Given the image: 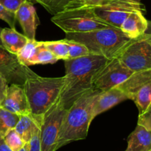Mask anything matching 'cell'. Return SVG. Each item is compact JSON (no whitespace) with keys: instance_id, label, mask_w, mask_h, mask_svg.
<instances>
[{"instance_id":"cell-20","label":"cell","mask_w":151,"mask_h":151,"mask_svg":"<svg viewBox=\"0 0 151 151\" xmlns=\"http://www.w3.org/2000/svg\"><path fill=\"white\" fill-rule=\"evenodd\" d=\"M138 107L139 114L143 113L151 105V81L139 89L133 99Z\"/></svg>"},{"instance_id":"cell-2","label":"cell","mask_w":151,"mask_h":151,"mask_svg":"<svg viewBox=\"0 0 151 151\" xmlns=\"http://www.w3.org/2000/svg\"><path fill=\"white\" fill-rule=\"evenodd\" d=\"M101 92L97 88L91 89L66 110L59 132L57 150L71 142L83 140L87 137L88 128L93 120L94 102Z\"/></svg>"},{"instance_id":"cell-27","label":"cell","mask_w":151,"mask_h":151,"mask_svg":"<svg viewBox=\"0 0 151 151\" xmlns=\"http://www.w3.org/2000/svg\"><path fill=\"white\" fill-rule=\"evenodd\" d=\"M0 19L7 23V25L10 26V28L16 29V13L9 10L1 4H0Z\"/></svg>"},{"instance_id":"cell-17","label":"cell","mask_w":151,"mask_h":151,"mask_svg":"<svg viewBox=\"0 0 151 151\" xmlns=\"http://www.w3.org/2000/svg\"><path fill=\"white\" fill-rule=\"evenodd\" d=\"M151 150V131L137 124L128 139L126 151Z\"/></svg>"},{"instance_id":"cell-38","label":"cell","mask_w":151,"mask_h":151,"mask_svg":"<svg viewBox=\"0 0 151 151\" xmlns=\"http://www.w3.org/2000/svg\"><path fill=\"white\" fill-rule=\"evenodd\" d=\"M150 151H151V150H150Z\"/></svg>"},{"instance_id":"cell-10","label":"cell","mask_w":151,"mask_h":151,"mask_svg":"<svg viewBox=\"0 0 151 151\" xmlns=\"http://www.w3.org/2000/svg\"><path fill=\"white\" fill-rule=\"evenodd\" d=\"M134 73L119 58H114L100 70L94 80V87L105 91L117 87Z\"/></svg>"},{"instance_id":"cell-1","label":"cell","mask_w":151,"mask_h":151,"mask_svg":"<svg viewBox=\"0 0 151 151\" xmlns=\"http://www.w3.org/2000/svg\"><path fill=\"white\" fill-rule=\"evenodd\" d=\"M109 59L99 55L89 54L64 60L65 83L59 102L69 109L75 101L94 87V80Z\"/></svg>"},{"instance_id":"cell-36","label":"cell","mask_w":151,"mask_h":151,"mask_svg":"<svg viewBox=\"0 0 151 151\" xmlns=\"http://www.w3.org/2000/svg\"><path fill=\"white\" fill-rule=\"evenodd\" d=\"M2 29L3 28H0V47H3L2 41H1V31H2Z\"/></svg>"},{"instance_id":"cell-32","label":"cell","mask_w":151,"mask_h":151,"mask_svg":"<svg viewBox=\"0 0 151 151\" xmlns=\"http://www.w3.org/2000/svg\"><path fill=\"white\" fill-rule=\"evenodd\" d=\"M85 5L95 7V6L101 5L108 0H82Z\"/></svg>"},{"instance_id":"cell-34","label":"cell","mask_w":151,"mask_h":151,"mask_svg":"<svg viewBox=\"0 0 151 151\" xmlns=\"http://www.w3.org/2000/svg\"><path fill=\"white\" fill-rule=\"evenodd\" d=\"M145 33L151 37V21H147V28Z\"/></svg>"},{"instance_id":"cell-25","label":"cell","mask_w":151,"mask_h":151,"mask_svg":"<svg viewBox=\"0 0 151 151\" xmlns=\"http://www.w3.org/2000/svg\"><path fill=\"white\" fill-rule=\"evenodd\" d=\"M64 40L69 50V59H76L90 54L89 50L84 44L66 38H64Z\"/></svg>"},{"instance_id":"cell-14","label":"cell","mask_w":151,"mask_h":151,"mask_svg":"<svg viewBox=\"0 0 151 151\" xmlns=\"http://www.w3.org/2000/svg\"><path fill=\"white\" fill-rule=\"evenodd\" d=\"M143 13L141 11L133 12L121 25V30L131 39L142 36L147 30V20Z\"/></svg>"},{"instance_id":"cell-19","label":"cell","mask_w":151,"mask_h":151,"mask_svg":"<svg viewBox=\"0 0 151 151\" xmlns=\"http://www.w3.org/2000/svg\"><path fill=\"white\" fill-rule=\"evenodd\" d=\"M52 16L59 13L84 5L82 0H35Z\"/></svg>"},{"instance_id":"cell-7","label":"cell","mask_w":151,"mask_h":151,"mask_svg":"<svg viewBox=\"0 0 151 151\" xmlns=\"http://www.w3.org/2000/svg\"><path fill=\"white\" fill-rule=\"evenodd\" d=\"M94 13L102 21L114 28L120 27L126 18L134 11H145L142 3L128 0H108L101 5L92 7Z\"/></svg>"},{"instance_id":"cell-35","label":"cell","mask_w":151,"mask_h":151,"mask_svg":"<svg viewBox=\"0 0 151 151\" xmlns=\"http://www.w3.org/2000/svg\"><path fill=\"white\" fill-rule=\"evenodd\" d=\"M19 151H28V143H27L26 144H25L24 146L23 147H22V149Z\"/></svg>"},{"instance_id":"cell-18","label":"cell","mask_w":151,"mask_h":151,"mask_svg":"<svg viewBox=\"0 0 151 151\" xmlns=\"http://www.w3.org/2000/svg\"><path fill=\"white\" fill-rule=\"evenodd\" d=\"M3 47L11 53L17 55L27 44L28 38L16 29L4 28L1 33Z\"/></svg>"},{"instance_id":"cell-3","label":"cell","mask_w":151,"mask_h":151,"mask_svg":"<svg viewBox=\"0 0 151 151\" xmlns=\"http://www.w3.org/2000/svg\"><path fill=\"white\" fill-rule=\"evenodd\" d=\"M65 38L81 43L90 54L104 56L109 60L117 58L133 40L120 29L112 26L88 32L66 33Z\"/></svg>"},{"instance_id":"cell-23","label":"cell","mask_w":151,"mask_h":151,"mask_svg":"<svg viewBox=\"0 0 151 151\" xmlns=\"http://www.w3.org/2000/svg\"><path fill=\"white\" fill-rule=\"evenodd\" d=\"M42 44L44 47L51 51L58 60L62 59L64 61L69 59V50L64 39L42 41Z\"/></svg>"},{"instance_id":"cell-8","label":"cell","mask_w":151,"mask_h":151,"mask_svg":"<svg viewBox=\"0 0 151 151\" xmlns=\"http://www.w3.org/2000/svg\"><path fill=\"white\" fill-rule=\"evenodd\" d=\"M66 113L65 109L58 102L43 115L40 125V142L41 151L57 150L59 132Z\"/></svg>"},{"instance_id":"cell-24","label":"cell","mask_w":151,"mask_h":151,"mask_svg":"<svg viewBox=\"0 0 151 151\" xmlns=\"http://www.w3.org/2000/svg\"><path fill=\"white\" fill-rule=\"evenodd\" d=\"M41 41H38L35 39H28L27 44L17 54L18 58L22 63H23L26 66H28V62L34 56L38 47L41 45Z\"/></svg>"},{"instance_id":"cell-4","label":"cell","mask_w":151,"mask_h":151,"mask_svg":"<svg viewBox=\"0 0 151 151\" xmlns=\"http://www.w3.org/2000/svg\"><path fill=\"white\" fill-rule=\"evenodd\" d=\"M65 83V76L29 78L23 84L29 110L37 117L43 115L58 102Z\"/></svg>"},{"instance_id":"cell-16","label":"cell","mask_w":151,"mask_h":151,"mask_svg":"<svg viewBox=\"0 0 151 151\" xmlns=\"http://www.w3.org/2000/svg\"><path fill=\"white\" fill-rule=\"evenodd\" d=\"M150 81H151V70H148L134 73L126 81L117 87L127 95L128 99L133 100L137 91Z\"/></svg>"},{"instance_id":"cell-15","label":"cell","mask_w":151,"mask_h":151,"mask_svg":"<svg viewBox=\"0 0 151 151\" xmlns=\"http://www.w3.org/2000/svg\"><path fill=\"white\" fill-rule=\"evenodd\" d=\"M42 118L43 117L35 116L30 113L21 115L14 130L25 143H29L35 132L40 128Z\"/></svg>"},{"instance_id":"cell-29","label":"cell","mask_w":151,"mask_h":151,"mask_svg":"<svg viewBox=\"0 0 151 151\" xmlns=\"http://www.w3.org/2000/svg\"><path fill=\"white\" fill-rule=\"evenodd\" d=\"M28 151H41L40 142V128L35 132L28 143Z\"/></svg>"},{"instance_id":"cell-5","label":"cell","mask_w":151,"mask_h":151,"mask_svg":"<svg viewBox=\"0 0 151 151\" xmlns=\"http://www.w3.org/2000/svg\"><path fill=\"white\" fill-rule=\"evenodd\" d=\"M51 21L66 33L88 32L111 26L96 16L92 7L85 4L58 13Z\"/></svg>"},{"instance_id":"cell-22","label":"cell","mask_w":151,"mask_h":151,"mask_svg":"<svg viewBox=\"0 0 151 151\" xmlns=\"http://www.w3.org/2000/svg\"><path fill=\"white\" fill-rule=\"evenodd\" d=\"M58 59L54 56L51 51L44 47L41 42V45L38 47L32 59L28 62V67L29 65H46V64L55 63Z\"/></svg>"},{"instance_id":"cell-26","label":"cell","mask_w":151,"mask_h":151,"mask_svg":"<svg viewBox=\"0 0 151 151\" xmlns=\"http://www.w3.org/2000/svg\"><path fill=\"white\" fill-rule=\"evenodd\" d=\"M4 141L6 144L13 151H19L26 144L23 139L20 137L17 132L14 130H9L4 136Z\"/></svg>"},{"instance_id":"cell-31","label":"cell","mask_w":151,"mask_h":151,"mask_svg":"<svg viewBox=\"0 0 151 151\" xmlns=\"http://www.w3.org/2000/svg\"><path fill=\"white\" fill-rule=\"evenodd\" d=\"M7 88H8V83L7 80L2 76L0 75V106L4 99H5Z\"/></svg>"},{"instance_id":"cell-6","label":"cell","mask_w":151,"mask_h":151,"mask_svg":"<svg viewBox=\"0 0 151 151\" xmlns=\"http://www.w3.org/2000/svg\"><path fill=\"white\" fill-rule=\"evenodd\" d=\"M118 58L134 73L151 70V37L144 33L133 39Z\"/></svg>"},{"instance_id":"cell-37","label":"cell","mask_w":151,"mask_h":151,"mask_svg":"<svg viewBox=\"0 0 151 151\" xmlns=\"http://www.w3.org/2000/svg\"><path fill=\"white\" fill-rule=\"evenodd\" d=\"M128 1H134V2H137V3H141V0H128Z\"/></svg>"},{"instance_id":"cell-9","label":"cell","mask_w":151,"mask_h":151,"mask_svg":"<svg viewBox=\"0 0 151 151\" xmlns=\"http://www.w3.org/2000/svg\"><path fill=\"white\" fill-rule=\"evenodd\" d=\"M0 75L7 83L23 85L27 79L37 76L29 67L21 62L17 55L0 47Z\"/></svg>"},{"instance_id":"cell-21","label":"cell","mask_w":151,"mask_h":151,"mask_svg":"<svg viewBox=\"0 0 151 151\" xmlns=\"http://www.w3.org/2000/svg\"><path fill=\"white\" fill-rule=\"evenodd\" d=\"M19 115L0 107V136L4 137L9 130L14 129Z\"/></svg>"},{"instance_id":"cell-28","label":"cell","mask_w":151,"mask_h":151,"mask_svg":"<svg viewBox=\"0 0 151 151\" xmlns=\"http://www.w3.org/2000/svg\"><path fill=\"white\" fill-rule=\"evenodd\" d=\"M151 131V105L143 113L139 115L138 124Z\"/></svg>"},{"instance_id":"cell-33","label":"cell","mask_w":151,"mask_h":151,"mask_svg":"<svg viewBox=\"0 0 151 151\" xmlns=\"http://www.w3.org/2000/svg\"><path fill=\"white\" fill-rule=\"evenodd\" d=\"M0 151H13L6 144L2 136H0Z\"/></svg>"},{"instance_id":"cell-12","label":"cell","mask_w":151,"mask_h":151,"mask_svg":"<svg viewBox=\"0 0 151 151\" xmlns=\"http://www.w3.org/2000/svg\"><path fill=\"white\" fill-rule=\"evenodd\" d=\"M16 20L23 30L24 35L28 39L35 40L37 27L40 21L32 3L29 0H25L16 12Z\"/></svg>"},{"instance_id":"cell-11","label":"cell","mask_w":151,"mask_h":151,"mask_svg":"<svg viewBox=\"0 0 151 151\" xmlns=\"http://www.w3.org/2000/svg\"><path fill=\"white\" fill-rule=\"evenodd\" d=\"M0 107L19 115L29 113V103L23 85L11 84L8 86L6 97Z\"/></svg>"},{"instance_id":"cell-13","label":"cell","mask_w":151,"mask_h":151,"mask_svg":"<svg viewBox=\"0 0 151 151\" xmlns=\"http://www.w3.org/2000/svg\"><path fill=\"white\" fill-rule=\"evenodd\" d=\"M126 99H128L127 95L118 87L102 91L94 102L92 112L93 119L97 115L108 110Z\"/></svg>"},{"instance_id":"cell-30","label":"cell","mask_w":151,"mask_h":151,"mask_svg":"<svg viewBox=\"0 0 151 151\" xmlns=\"http://www.w3.org/2000/svg\"><path fill=\"white\" fill-rule=\"evenodd\" d=\"M24 1L25 0H0V4L10 11L16 13Z\"/></svg>"}]
</instances>
